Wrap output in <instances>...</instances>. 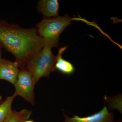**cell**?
<instances>
[{
	"mask_svg": "<svg viewBox=\"0 0 122 122\" xmlns=\"http://www.w3.org/2000/svg\"><path fill=\"white\" fill-rule=\"evenodd\" d=\"M63 115L64 122H113L114 118L113 113L109 112L105 105L100 111L86 117H81L73 115V117L71 118L65 113Z\"/></svg>",
	"mask_w": 122,
	"mask_h": 122,
	"instance_id": "cell-5",
	"label": "cell"
},
{
	"mask_svg": "<svg viewBox=\"0 0 122 122\" xmlns=\"http://www.w3.org/2000/svg\"><path fill=\"white\" fill-rule=\"evenodd\" d=\"M32 111L26 109L20 111L11 110L4 122H25L30 117Z\"/></svg>",
	"mask_w": 122,
	"mask_h": 122,
	"instance_id": "cell-9",
	"label": "cell"
},
{
	"mask_svg": "<svg viewBox=\"0 0 122 122\" xmlns=\"http://www.w3.org/2000/svg\"><path fill=\"white\" fill-rule=\"evenodd\" d=\"M37 9L44 17H56L59 14V2L57 0H40L38 2Z\"/></svg>",
	"mask_w": 122,
	"mask_h": 122,
	"instance_id": "cell-7",
	"label": "cell"
},
{
	"mask_svg": "<svg viewBox=\"0 0 122 122\" xmlns=\"http://www.w3.org/2000/svg\"><path fill=\"white\" fill-rule=\"evenodd\" d=\"M67 46L61 47L59 49L58 53L56 56V62L55 64V70L65 75L72 74L75 71V68L72 63L63 59L62 54L66 50Z\"/></svg>",
	"mask_w": 122,
	"mask_h": 122,
	"instance_id": "cell-8",
	"label": "cell"
},
{
	"mask_svg": "<svg viewBox=\"0 0 122 122\" xmlns=\"http://www.w3.org/2000/svg\"><path fill=\"white\" fill-rule=\"evenodd\" d=\"M0 46L12 54L20 69L26 64L45 46L35 27L25 28L16 24L0 20Z\"/></svg>",
	"mask_w": 122,
	"mask_h": 122,
	"instance_id": "cell-1",
	"label": "cell"
},
{
	"mask_svg": "<svg viewBox=\"0 0 122 122\" xmlns=\"http://www.w3.org/2000/svg\"><path fill=\"white\" fill-rule=\"evenodd\" d=\"M14 85L15 89L14 94L16 96H21L31 105H34L35 84L31 74L26 68L20 69Z\"/></svg>",
	"mask_w": 122,
	"mask_h": 122,
	"instance_id": "cell-4",
	"label": "cell"
},
{
	"mask_svg": "<svg viewBox=\"0 0 122 122\" xmlns=\"http://www.w3.org/2000/svg\"><path fill=\"white\" fill-rule=\"evenodd\" d=\"M2 47L0 46V59L1 58V55H2Z\"/></svg>",
	"mask_w": 122,
	"mask_h": 122,
	"instance_id": "cell-11",
	"label": "cell"
},
{
	"mask_svg": "<svg viewBox=\"0 0 122 122\" xmlns=\"http://www.w3.org/2000/svg\"></svg>",
	"mask_w": 122,
	"mask_h": 122,
	"instance_id": "cell-15",
	"label": "cell"
},
{
	"mask_svg": "<svg viewBox=\"0 0 122 122\" xmlns=\"http://www.w3.org/2000/svg\"><path fill=\"white\" fill-rule=\"evenodd\" d=\"M72 20L67 15L52 18L44 17L35 28L43 39L45 45L57 48L60 35L71 24Z\"/></svg>",
	"mask_w": 122,
	"mask_h": 122,
	"instance_id": "cell-2",
	"label": "cell"
},
{
	"mask_svg": "<svg viewBox=\"0 0 122 122\" xmlns=\"http://www.w3.org/2000/svg\"><path fill=\"white\" fill-rule=\"evenodd\" d=\"M52 48L45 45L26 64L25 68L31 74L35 85L42 77H49L51 72L55 70L56 56L52 53Z\"/></svg>",
	"mask_w": 122,
	"mask_h": 122,
	"instance_id": "cell-3",
	"label": "cell"
},
{
	"mask_svg": "<svg viewBox=\"0 0 122 122\" xmlns=\"http://www.w3.org/2000/svg\"><path fill=\"white\" fill-rule=\"evenodd\" d=\"M17 62L5 59H0V79L8 81L14 84L20 71Z\"/></svg>",
	"mask_w": 122,
	"mask_h": 122,
	"instance_id": "cell-6",
	"label": "cell"
},
{
	"mask_svg": "<svg viewBox=\"0 0 122 122\" xmlns=\"http://www.w3.org/2000/svg\"><path fill=\"white\" fill-rule=\"evenodd\" d=\"M122 122V120H117V121H116L115 122Z\"/></svg>",
	"mask_w": 122,
	"mask_h": 122,
	"instance_id": "cell-13",
	"label": "cell"
},
{
	"mask_svg": "<svg viewBox=\"0 0 122 122\" xmlns=\"http://www.w3.org/2000/svg\"><path fill=\"white\" fill-rule=\"evenodd\" d=\"M16 97L14 94L9 96L0 104V122H4L5 118L12 110L11 106L14 99Z\"/></svg>",
	"mask_w": 122,
	"mask_h": 122,
	"instance_id": "cell-10",
	"label": "cell"
},
{
	"mask_svg": "<svg viewBox=\"0 0 122 122\" xmlns=\"http://www.w3.org/2000/svg\"><path fill=\"white\" fill-rule=\"evenodd\" d=\"M25 122H34L33 120H26Z\"/></svg>",
	"mask_w": 122,
	"mask_h": 122,
	"instance_id": "cell-12",
	"label": "cell"
},
{
	"mask_svg": "<svg viewBox=\"0 0 122 122\" xmlns=\"http://www.w3.org/2000/svg\"><path fill=\"white\" fill-rule=\"evenodd\" d=\"M1 100V97L0 96V101Z\"/></svg>",
	"mask_w": 122,
	"mask_h": 122,
	"instance_id": "cell-14",
	"label": "cell"
}]
</instances>
